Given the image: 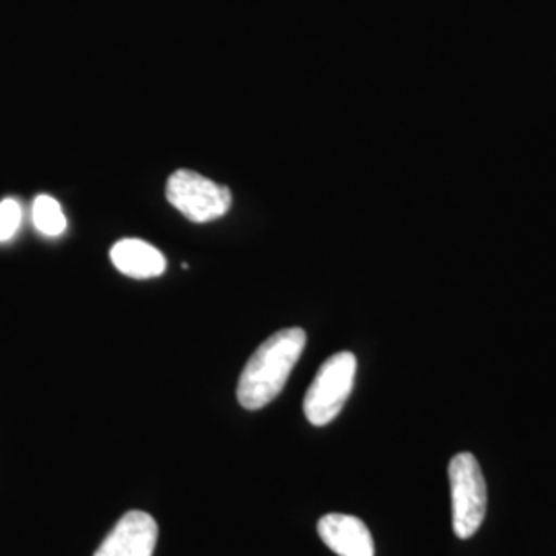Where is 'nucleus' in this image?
<instances>
[{"instance_id": "obj_1", "label": "nucleus", "mask_w": 556, "mask_h": 556, "mask_svg": "<svg viewBox=\"0 0 556 556\" xmlns=\"http://www.w3.org/2000/svg\"><path fill=\"white\" fill-rule=\"evenodd\" d=\"M307 344L301 328H287L266 338L250 357L238 383L239 404L245 410H260L282 392Z\"/></svg>"}, {"instance_id": "obj_2", "label": "nucleus", "mask_w": 556, "mask_h": 556, "mask_svg": "<svg viewBox=\"0 0 556 556\" xmlns=\"http://www.w3.org/2000/svg\"><path fill=\"white\" fill-rule=\"evenodd\" d=\"M355 376L357 358L346 351L332 355L319 367L318 376L303 400V413L312 425L324 427L340 415L353 392Z\"/></svg>"}, {"instance_id": "obj_3", "label": "nucleus", "mask_w": 556, "mask_h": 556, "mask_svg": "<svg viewBox=\"0 0 556 556\" xmlns=\"http://www.w3.org/2000/svg\"><path fill=\"white\" fill-rule=\"evenodd\" d=\"M454 534L462 540L475 536L486 516V482L472 454L452 457L450 468Z\"/></svg>"}, {"instance_id": "obj_4", "label": "nucleus", "mask_w": 556, "mask_h": 556, "mask_svg": "<svg viewBox=\"0 0 556 556\" xmlns=\"http://www.w3.org/2000/svg\"><path fill=\"white\" fill-rule=\"evenodd\" d=\"M167 202L186 219L208 223L227 215L231 192L227 186L215 184L192 169H178L167 179Z\"/></svg>"}, {"instance_id": "obj_5", "label": "nucleus", "mask_w": 556, "mask_h": 556, "mask_svg": "<svg viewBox=\"0 0 556 556\" xmlns=\"http://www.w3.org/2000/svg\"><path fill=\"white\" fill-rule=\"evenodd\" d=\"M157 521L144 511H128L101 542L96 556H153L157 546Z\"/></svg>"}, {"instance_id": "obj_6", "label": "nucleus", "mask_w": 556, "mask_h": 556, "mask_svg": "<svg viewBox=\"0 0 556 556\" xmlns=\"http://www.w3.org/2000/svg\"><path fill=\"white\" fill-rule=\"evenodd\" d=\"M318 534L338 556H374L376 546L367 526L355 516L330 514L319 519Z\"/></svg>"}, {"instance_id": "obj_7", "label": "nucleus", "mask_w": 556, "mask_h": 556, "mask_svg": "<svg viewBox=\"0 0 556 556\" xmlns=\"http://www.w3.org/2000/svg\"><path fill=\"white\" fill-rule=\"evenodd\" d=\"M110 256L124 277L155 278L165 270V256L142 239H119Z\"/></svg>"}, {"instance_id": "obj_8", "label": "nucleus", "mask_w": 556, "mask_h": 556, "mask_svg": "<svg viewBox=\"0 0 556 556\" xmlns=\"http://www.w3.org/2000/svg\"><path fill=\"white\" fill-rule=\"evenodd\" d=\"M31 215H34L36 229L48 238H59L66 229V217H64L59 202L48 194H41L36 199Z\"/></svg>"}, {"instance_id": "obj_9", "label": "nucleus", "mask_w": 556, "mask_h": 556, "mask_svg": "<svg viewBox=\"0 0 556 556\" xmlns=\"http://www.w3.org/2000/svg\"><path fill=\"white\" fill-rule=\"evenodd\" d=\"M21 204L15 199H4L0 202V241H9L20 229Z\"/></svg>"}]
</instances>
